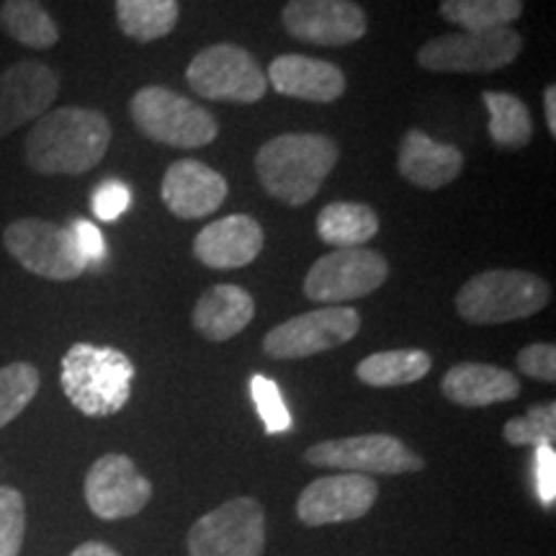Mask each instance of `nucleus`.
<instances>
[{"mask_svg": "<svg viewBox=\"0 0 556 556\" xmlns=\"http://www.w3.org/2000/svg\"><path fill=\"white\" fill-rule=\"evenodd\" d=\"M111 124L96 109L65 106L39 116L24 142L26 165L41 176H83L106 157Z\"/></svg>", "mask_w": 556, "mask_h": 556, "instance_id": "obj_1", "label": "nucleus"}, {"mask_svg": "<svg viewBox=\"0 0 556 556\" xmlns=\"http://www.w3.org/2000/svg\"><path fill=\"white\" fill-rule=\"evenodd\" d=\"M338 157L340 150L330 137L287 131L263 144L255 170L270 197L281 204L302 206L317 197Z\"/></svg>", "mask_w": 556, "mask_h": 556, "instance_id": "obj_2", "label": "nucleus"}, {"mask_svg": "<svg viewBox=\"0 0 556 556\" xmlns=\"http://www.w3.org/2000/svg\"><path fill=\"white\" fill-rule=\"evenodd\" d=\"M137 368L119 348L75 343L62 356L60 384L65 397L86 417L122 413L131 397Z\"/></svg>", "mask_w": 556, "mask_h": 556, "instance_id": "obj_3", "label": "nucleus"}, {"mask_svg": "<svg viewBox=\"0 0 556 556\" xmlns=\"http://www.w3.org/2000/svg\"><path fill=\"white\" fill-rule=\"evenodd\" d=\"M552 302V287L528 270H484L456 294V312L471 325H505L536 315Z\"/></svg>", "mask_w": 556, "mask_h": 556, "instance_id": "obj_4", "label": "nucleus"}, {"mask_svg": "<svg viewBox=\"0 0 556 556\" xmlns=\"http://www.w3.org/2000/svg\"><path fill=\"white\" fill-rule=\"evenodd\" d=\"M129 114L144 137L168 148L199 150L219 135L212 111L163 86L137 90L129 101Z\"/></svg>", "mask_w": 556, "mask_h": 556, "instance_id": "obj_5", "label": "nucleus"}, {"mask_svg": "<svg viewBox=\"0 0 556 556\" xmlns=\"http://www.w3.org/2000/svg\"><path fill=\"white\" fill-rule=\"evenodd\" d=\"M523 52V37L516 29L458 31L426 41L417 50V65L433 73L484 75L503 70Z\"/></svg>", "mask_w": 556, "mask_h": 556, "instance_id": "obj_6", "label": "nucleus"}, {"mask_svg": "<svg viewBox=\"0 0 556 556\" xmlns=\"http://www.w3.org/2000/svg\"><path fill=\"white\" fill-rule=\"evenodd\" d=\"M3 245L29 274L47 281H73L88 268L70 227L39 217L11 222L3 232Z\"/></svg>", "mask_w": 556, "mask_h": 556, "instance_id": "obj_7", "label": "nucleus"}, {"mask_svg": "<svg viewBox=\"0 0 556 556\" xmlns=\"http://www.w3.org/2000/svg\"><path fill=\"white\" fill-rule=\"evenodd\" d=\"M186 80L193 93L208 101L258 103L268 90L263 73L253 54L238 45H212L189 62Z\"/></svg>", "mask_w": 556, "mask_h": 556, "instance_id": "obj_8", "label": "nucleus"}, {"mask_svg": "<svg viewBox=\"0 0 556 556\" xmlns=\"http://www.w3.org/2000/svg\"><path fill=\"white\" fill-rule=\"evenodd\" d=\"M186 544L191 556H263V507L253 497L229 500L191 526Z\"/></svg>", "mask_w": 556, "mask_h": 556, "instance_id": "obj_9", "label": "nucleus"}, {"mask_svg": "<svg viewBox=\"0 0 556 556\" xmlns=\"http://www.w3.org/2000/svg\"><path fill=\"white\" fill-rule=\"evenodd\" d=\"M389 278V263L381 253L368 248L332 250L309 268L304 278V294L325 307H340L343 302L368 296Z\"/></svg>", "mask_w": 556, "mask_h": 556, "instance_id": "obj_10", "label": "nucleus"}, {"mask_svg": "<svg viewBox=\"0 0 556 556\" xmlns=\"http://www.w3.org/2000/svg\"><path fill=\"white\" fill-rule=\"evenodd\" d=\"M304 458L312 467L353 471V475H413L426 467L415 451L400 438L387 433L353 435L340 441H323L309 446Z\"/></svg>", "mask_w": 556, "mask_h": 556, "instance_id": "obj_11", "label": "nucleus"}, {"mask_svg": "<svg viewBox=\"0 0 556 556\" xmlns=\"http://www.w3.org/2000/svg\"><path fill=\"white\" fill-rule=\"evenodd\" d=\"M358 330L361 315L353 307H319L276 325L263 338V351L278 361L309 358L348 343L358 336Z\"/></svg>", "mask_w": 556, "mask_h": 556, "instance_id": "obj_12", "label": "nucleus"}, {"mask_svg": "<svg viewBox=\"0 0 556 556\" xmlns=\"http://www.w3.org/2000/svg\"><path fill=\"white\" fill-rule=\"evenodd\" d=\"M281 24L304 45L345 47L364 39L366 13L353 0H289Z\"/></svg>", "mask_w": 556, "mask_h": 556, "instance_id": "obj_13", "label": "nucleus"}, {"mask_svg": "<svg viewBox=\"0 0 556 556\" xmlns=\"http://www.w3.org/2000/svg\"><path fill=\"white\" fill-rule=\"evenodd\" d=\"M152 484L129 456L106 454L86 475V503L101 520L131 518L150 503Z\"/></svg>", "mask_w": 556, "mask_h": 556, "instance_id": "obj_14", "label": "nucleus"}, {"mask_svg": "<svg viewBox=\"0 0 556 556\" xmlns=\"http://www.w3.org/2000/svg\"><path fill=\"white\" fill-rule=\"evenodd\" d=\"M379 497V486L366 475L319 477L299 495L296 516L304 526L348 523L364 518Z\"/></svg>", "mask_w": 556, "mask_h": 556, "instance_id": "obj_15", "label": "nucleus"}, {"mask_svg": "<svg viewBox=\"0 0 556 556\" xmlns=\"http://www.w3.org/2000/svg\"><path fill=\"white\" fill-rule=\"evenodd\" d=\"M60 93V75L41 60H21L0 73V137L45 116Z\"/></svg>", "mask_w": 556, "mask_h": 556, "instance_id": "obj_16", "label": "nucleus"}, {"mask_svg": "<svg viewBox=\"0 0 556 556\" xmlns=\"http://www.w3.org/2000/svg\"><path fill=\"white\" fill-rule=\"evenodd\" d=\"M229 186L217 173L199 160H176L163 176L160 197L168 212L180 219H204L225 204Z\"/></svg>", "mask_w": 556, "mask_h": 556, "instance_id": "obj_17", "label": "nucleus"}, {"mask_svg": "<svg viewBox=\"0 0 556 556\" xmlns=\"http://www.w3.org/2000/svg\"><path fill=\"white\" fill-rule=\"evenodd\" d=\"M263 227L248 214H229L206 225L193 240V255L206 268L235 270L245 268L261 255Z\"/></svg>", "mask_w": 556, "mask_h": 556, "instance_id": "obj_18", "label": "nucleus"}, {"mask_svg": "<svg viewBox=\"0 0 556 556\" xmlns=\"http://www.w3.org/2000/svg\"><path fill=\"white\" fill-rule=\"evenodd\" d=\"M266 80L281 96L312 103H332L345 93V75L328 60L281 54L270 62Z\"/></svg>", "mask_w": 556, "mask_h": 556, "instance_id": "obj_19", "label": "nucleus"}, {"mask_svg": "<svg viewBox=\"0 0 556 556\" xmlns=\"http://www.w3.org/2000/svg\"><path fill=\"white\" fill-rule=\"evenodd\" d=\"M397 168L402 178L417 189L438 191L458 178L464 170V155L454 144H441L426 131L409 129L402 137Z\"/></svg>", "mask_w": 556, "mask_h": 556, "instance_id": "obj_20", "label": "nucleus"}, {"mask_svg": "<svg viewBox=\"0 0 556 556\" xmlns=\"http://www.w3.org/2000/svg\"><path fill=\"white\" fill-rule=\"evenodd\" d=\"M443 397L458 407H490L510 402L520 394V381L513 371L490 364H456L441 381Z\"/></svg>", "mask_w": 556, "mask_h": 556, "instance_id": "obj_21", "label": "nucleus"}, {"mask_svg": "<svg viewBox=\"0 0 556 556\" xmlns=\"http://www.w3.org/2000/svg\"><path fill=\"white\" fill-rule=\"evenodd\" d=\"M255 302L242 287L235 283H217L193 307V328L212 343L240 336L253 323Z\"/></svg>", "mask_w": 556, "mask_h": 556, "instance_id": "obj_22", "label": "nucleus"}, {"mask_svg": "<svg viewBox=\"0 0 556 556\" xmlns=\"http://www.w3.org/2000/svg\"><path fill=\"white\" fill-rule=\"evenodd\" d=\"M379 217L371 206L356 201H332L319 212L317 235L336 250L364 248L368 240L377 238Z\"/></svg>", "mask_w": 556, "mask_h": 556, "instance_id": "obj_23", "label": "nucleus"}, {"mask_svg": "<svg viewBox=\"0 0 556 556\" xmlns=\"http://www.w3.org/2000/svg\"><path fill=\"white\" fill-rule=\"evenodd\" d=\"M433 361L426 351L417 348H402V351H381L361 361L356 377L368 387H405L428 377Z\"/></svg>", "mask_w": 556, "mask_h": 556, "instance_id": "obj_24", "label": "nucleus"}, {"mask_svg": "<svg viewBox=\"0 0 556 556\" xmlns=\"http://www.w3.org/2000/svg\"><path fill=\"white\" fill-rule=\"evenodd\" d=\"M114 5L124 37L139 45L168 37L180 16L178 0H114Z\"/></svg>", "mask_w": 556, "mask_h": 556, "instance_id": "obj_25", "label": "nucleus"}, {"mask_svg": "<svg viewBox=\"0 0 556 556\" xmlns=\"http://www.w3.org/2000/svg\"><path fill=\"white\" fill-rule=\"evenodd\" d=\"M0 26L11 39L29 50H52L60 41L58 24L39 0H3Z\"/></svg>", "mask_w": 556, "mask_h": 556, "instance_id": "obj_26", "label": "nucleus"}, {"mask_svg": "<svg viewBox=\"0 0 556 556\" xmlns=\"http://www.w3.org/2000/svg\"><path fill=\"white\" fill-rule=\"evenodd\" d=\"M438 11L462 31H495L523 16V0H441Z\"/></svg>", "mask_w": 556, "mask_h": 556, "instance_id": "obj_27", "label": "nucleus"}, {"mask_svg": "<svg viewBox=\"0 0 556 556\" xmlns=\"http://www.w3.org/2000/svg\"><path fill=\"white\" fill-rule=\"evenodd\" d=\"M482 101L490 111V137L497 148L520 150L531 142V114L518 96L505 93V90H484Z\"/></svg>", "mask_w": 556, "mask_h": 556, "instance_id": "obj_28", "label": "nucleus"}, {"mask_svg": "<svg viewBox=\"0 0 556 556\" xmlns=\"http://www.w3.org/2000/svg\"><path fill=\"white\" fill-rule=\"evenodd\" d=\"M39 371L37 366L16 361L0 368V430L11 426L16 417L31 405L39 392Z\"/></svg>", "mask_w": 556, "mask_h": 556, "instance_id": "obj_29", "label": "nucleus"}, {"mask_svg": "<svg viewBox=\"0 0 556 556\" xmlns=\"http://www.w3.org/2000/svg\"><path fill=\"white\" fill-rule=\"evenodd\" d=\"M503 438L510 446H554L556 441V405L544 402V405L531 407L523 417H513L505 422Z\"/></svg>", "mask_w": 556, "mask_h": 556, "instance_id": "obj_30", "label": "nucleus"}, {"mask_svg": "<svg viewBox=\"0 0 556 556\" xmlns=\"http://www.w3.org/2000/svg\"><path fill=\"white\" fill-rule=\"evenodd\" d=\"M26 536V503L16 486H0V556H18Z\"/></svg>", "mask_w": 556, "mask_h": 556, "instance_id": "obj_31", "label": "nucleus"}, {"mask_svg": "<svg viewBox=\"0 0 556 556\" xmlns=\"http://www.w3.org/2000/svg\"><path fill=\"white\" fill-rule=\"evenodd\" d=\"M250 394H253L255 409H258V415L263 417L266 433H287L291 428V413L287 402L281 397V389H278L276 381L255 374V377L250 379Z\"/></svg>", "mask_w": 556, "mask_h": 556, "instance_id": "obj_32", "label": "nucleus"}, {"mask_svg": "<svg viewBox=\"0 0 556 556\" xmlns=\"http://www.w3.org/2000/svg\"><path fill=\"white\" fill-rule=\"evenodd\" d=\"M129 204H131L129 186L116 178L103 180L99 189L93 191V197H90V208H93V214L101 222H116L124 212H127Z\"/></svg>", "mask_w": 556, "mask_h": 556, "instance_id": "obj_33", "label": "nucleus"}, {"mask_svg": "<svg viewBox=\"0 0 556 556\" xmlns=\"http://www.w3.org/2000/svg\"><path fill=\"white\" fill-rule=\"evenodd\" d=\"M518 368L526 377L548 381H556V348L552 343H533L518 353Z\"/></svg>", "mask_w": 556, "mask_h": 556, "instance_id": "obj_34", "label": "nucleus"}, {"mask_svg": "<svg viewBox=\"0 0 556 556\" xmlns=\"http://www.w3.org/2000/svg\"><path fill=\"white\" fill-rule=\"evenodd\" d=\"M70 232H73L75 238V245H78L80 255L86 258L88 266H93V263H103L106 261L109 250H106V240H103L101 229L93 225V222L88 219H75L73 225H70Z\"/></svg>", "mask_w": 556, "mask_h": 556, "instance_id": "obj_35", "label": "nucleus"}, {"mask_svg": "<svg viewBox=\"0 0 556 556\" xmlns=\"http://www.w3.org/2000/svg\"><path fill=\"white\" fill-rule=\"evenodd\" d=\"M533 471H536V492L546 507L556 503V451L554 446H539L533 458Z\"/></svg>", "mask_w": 556, "mask_h": 556, "instance_id": "obj_36", "label": "nucleus"}, {"mask_svg": "<svg viewBox=\"0 0 556 556\" xmlns=\"http://www.w3.org/2000/svg\"><path fill=\"white\" fill-rule=\"evenodd\" d=\"M70 556H119V554H116L111 546L101 544V541H88V544L78 546Z\"/></svg>", "mask_w": 556, "mask_h": 556, "instance_id": "obj_37", "label": "nucleus"}, {"mask_svg": "<svg viewBox=\"0 0 556 556\" xmlns=\"http://www.w3.org/2000/svg\"><path fill=\"white\" fill-rule=\"evenodd\" d=\"M544 114H546V127L552 135H556V88L548 86L544 90Z\"/></svg>", "mask_w": 556, "mask_h": 556, "instance_id": "obj_38", "label": "nucleus"}]
</instances>
